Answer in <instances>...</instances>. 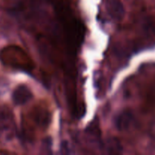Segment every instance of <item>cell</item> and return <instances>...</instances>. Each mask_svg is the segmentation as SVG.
<instances>
[{"label": "cell", "mask_w": 155, "mask_h": 155, "mask_svg": "<svg viewBox=\"0 0 155 155\" xmlns=\"http://www.w3.org/2000/svg\"><path fill=\"white\" fill-rule=\"evenodd\" d=\"M107 8H109L110 12L114 15L117 14L119 15L122 11L121 5L118 0H109L107 2Z\"/></svg>", "instance_id": "7a4b0ae2"}, {"label": "cell", "mask_w": 155, "mask_h": 155, "mask_svg": "<svg viewBox=\"0 0 155 155\" xmlns=\"http://www.w3.org/2000/svg\"><path fill=\"white\" fill-rule=\"evenodd\" d=\"M32 98L31 91L24 85H20L12 93V100L17 105L26 104Z\"/></svg>", "instance_id": "6da1fadb"}]
</instances>
